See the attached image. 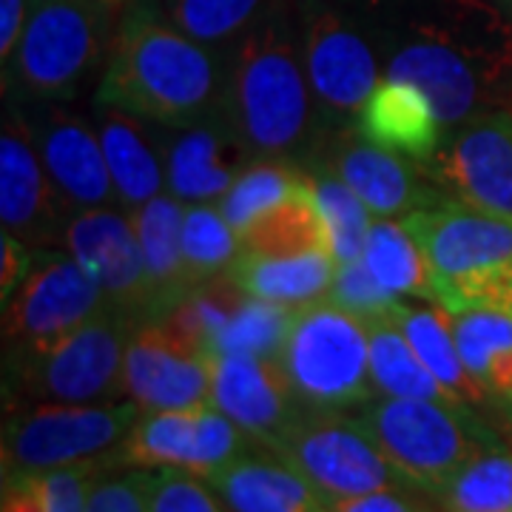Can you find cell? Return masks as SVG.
I'll list each match as a JSON object with an SVG mask.
<instances>
[{
	"label": "cell",
	"instance_id": "1",
	"mask_svg": "<svg viewBox=\"0 0 512 512\" xmlns=\"http://www.w3.org/2000/svg\"><path fill=\"white\" fill-rule=\"evenodd\" d=\"M382 57L384 77L430 97L450 128L512 111V18L493 0H350Z\"/></svg>",
	"mask_w": 512,
	"mask_h": 512
},
{
	"label": "cell",
	"instance_id": "2",
	"mask_svg": "<svg viewBox=\"0 0 512 512\" xmlns=\"http://www.w3.org/2000/svg\"><path fill=\"white\" fill-rule=\"evenodd\" d=\"M222 55L220 114L256 157H285L316 146V109L302 57L296 0H271L265 15Z\"/></svg>",
	"mask_w": 512,
	"mask_h": 512
},
{
	"label": "cell",
	"instance_id": "3",
	"mask_svg": "<svg viewBox=\"0 0 512 512\" xmlns=\"http://www.w3.org/2000/svg\"><path fill=\"white\" fill-rule=\"evenodd\" d=\"M222 55L163 18L154 0H131L97 86V106L157 126H191L220 111Z\"/></svg>",
	"mask_w": 512,
	"mask_h": 512
},
{
	"label": "cell",
	"instance_id": "4",
	"mask_svg": "<svg viewBox=\"0 0 512 512\" xmlns=\"http://www.w3.org/2000/svg\"><path fill=\"white\" fill-rule=\"evenodd\" d=\"M447 293V311L512 316V217L444 200L404 217Z\"/></svg>",
	"mask_w": 512,
	"mask_h": 512
},
{
	"label": "cell",
	"instance_id": "5",
	"mask_svg": "<svg viewBox=\"0 0 512 512\" xmlns=\"http://www.w3.org/2000/svg\"><path fill=\"white\" fill-rule=\"evenodd\" d=\"M296 18L319 146L328 137L356 131L365 100L384 77L382 57L350 0H296Z\"/></svg>",
	"mask_w": 512,
	"mask_h": 512
},
{
	"label": "cell",
	"instance_id": "6",
	"mask_svg": "<svg viewBox=\"0 0 512 512\" xmlns=\"http://www.w3.org/2000/svg\"><path fill=\"white\" fill-rule=\"evenodd\" d=\"M359 419L399 476L430 498H436L470 458L498 447L473 419L470 407L456 404L373 396L359 407Z\"/></svg>",
	"mask_w": 512,
	"mask_h": 512
},
{
	"label": "cell",
	"instance_id": "7",
	"mask_svg": "<svg viewBox=\"0 0 512 512\" xmlns=\"http://www.w3.org/2000/svg\"><path fill=\"white\" fill-rule=\"evenodd\" d=\"M140 322L106 308L35 356L6 362V379L26 404H103L126 396V350Z\"/></svg>",
	"mask_w": 512,
	"mask_h": 512
},
{
	"label": "cell",
	"instance_id": "8",
	"mask_svg": "<svg viewBox=\"0 0 512 512\" xmlns=\"http://www.w3.org/2000/svg\"><path fill=\"white\" fill-rule=\"evenodd\" d=\"M114 12L106 0L35 3L3 83L35 103L69 100L111 49Z\"/></svg>",
	"mask_w": 512,
	"mask_h": 512
},
{
	"label": "cell",
	"instance_id": "9",
	"mask_svg": "<svg viewBox=\"0 0 512 512\" xmlns=\"http://www.w3.org/2000/svg\"><path fill=\"white\" fill-rule=\"evenodd\" d=\"M299 402L308 410H353L373 396L370 336L365 319L330 299L296 311L288 342L279 353Z\"/></svg>",
	"mask_w": 512,
	"mask_h": 512
},
{
	"label": "cell",
	"instance_id": "10",
	"mask_svg": "<svg viewBox=\"0 0 512 512\" xmlns=\"http://www.w3.org/2000/svg\"><path fill=\"white\" fill-rule=\"evenodd\" d=\"M140 413L131 399L15 407L3 421V476L103 461L123 444Z\"/></svg>",
	"mask_w": 512,
	"mask_h": 512
},
{
	"label": "cell",
	"instance_id": "11",
	"mask_svg": "<svg viewBox=\"0 0 512 512\" xmlns=\"http://www.w3.org/2000/svg\"><path fill=\"white\" fill-rule=\"evenodd\" d=\"M268 450L311 484L322 501L407 487L359 416L305 410Z\"/></svg>",
	"mask_w": 512,
	"mask_h": 512
},
{
	"label": "cell",
	"instance_id": "12",
	"mask_svg": "<svg viewBox=\"0 0 512 512\" xmlns=\"http://www.w3.org/2000/svg\"><path fill=\"white\" fill-rule=\"evenodd\" d=\"M106 308V293L72 251L37 248L26 279L12 299L3 302L6 362L52 348Z\"/></svg>",
	"mask_w": 512,
	"mask_h": 512
},
{
	"label": "cell",
	"instance_id": "13",
	"mask_svg": "<svg viewBox=\"0 0 512 512\" xmlns=\"http://www.w3.org/2000/svg\"><path fill=\"white\" fill-rule=\"evenodd\" d=\"M248 450L254 439L217 404L205 402L140 413L109 461L114 470H185L208 481Z\"/></svg>",
	"mask_w": 512,
	"mask_h": 512
},
{
	"label": "cell",
	"instance_id": "14",
	"mask_svg": "<svg viewBox=\"0 0 512 512\" xmlns=\"http://www.w3.org/2000/svg\"><path fill=\"white\" fill-rule=\"evenodd\" d=\"M421 171L444 197L512 217V111H484L450 126Z\"/></svg>",
	"mask_w": 512,
	"mask_h": 512
},
{
	"label": "cell",
	"instance_id": "15",
	"mask_svg": "<svg viewBox=\"0 0 512 512\" xmlns=\"http://www.w3.org/2000/svg\"><path fill=\"white\" fill-rule=\"evenodd\" d=\"M123 382L143 413L211 402V348L168 319L143 322L128 342Z\"/></svg>",
	"mask_w": 512,
	"mask_h": 512
},
{
	"label": "cell",
	"instance_id": "16",
	"mask_svg": "<svg viewBox=\"0 0 512 512\" xmlns=\"http://www.w3.org/2000/svg\"><path fill=\"white\" fill-rule=\"evenodd\" d=\"M313 171L333 174L365 202L376 220H404L421 208L444 200L427 180L421 163L396 151L367 143L362 134L345 131L313 148Z\"/></svg>",
	"mask_w": 512,
	"mask_h": 512
},
{
	"label": "cell",
	"instance_id": "17",
	"mask_svg": "<svg viewBox=\"0 0 512 512\" xmlns=\"http://www.w3.org/2000/svg\"><path fill=\"white\" fill-rule=\"evenodd\" d=\"M72 208L52 183L35 134L23 111H6L0 134V220L3 231L26 245H49L63 239Z\"/></svg>",
	"mask_w": 512,
	"mask_h": 512
},
{
	"label": "cell",
	"instance_id": "18",
	"mask_svg": "<svg viewBox=\"0 0 512 512\" xmlns=\"http://www.w3.org/2000/svg\"><path fill=\"white\" fill-rule=\"evenodd\" d=\"M63 245L92 271L111 308L140 325L157 319V299L128 211L94 208L74 214Z\"/></svg>",
	"mask_w": 512,
	"mask_h": 512
},
{
	"label": "cell",
	"instance_id": "19",
	"mask_svg": "<svg viewBox=\"0 0 512 512\" xmlns=\"http://www.w3.org/2000/svg\"><path fill=\"white\" fill-rule=\"evenodd\" d=\"M211 404L259 444H274L308 407L276 356L211 350Z\"/></svg>",
	"mask_w": 512,
	"mask_h": 512
},
{
	"label": "cell",
	"instance_id": "20",
	"mask_svg": "<svg viewBox=\"0 0 512 512\" xmlns=\"http://www.w3.org/2000/svg\"><path fill=\"white\" fill-rule=\"evenodd\" d=\"M165 188L185 205L220 202L239 174L259 160L220 111L191 126H157Z\"/></svg>",
	"mask_w": 512,
	"mask_h": 512
},
{
	"label": "cell",
	"instance_id": "21",
	"mask_svg": "<svg viewBox=\"0 0 512 512\" xmlns=\"http://www.w3.org/2000/svg\"><path fill=\"white\" fill-rule=\"evenodd\" d=\"M26 117L43 165L72 214L120 205L97 128L57 103H37Z\"/></svg>",
	"mask_w": 512,
	"mask_h": 512
},
{
	"label": "cell",
	"instance_id": "22",
	"mask_svg": "<svg viewBox=\"0 0 512 512\" xmlns=\"http://www.w3.org/2000/svg\"><path fill=\"white\" fill-rule=\"evenodd\" d=\"M447 126L430 97L407 80L382 77L362 106L356 134L367 143L396 151L416 163L430 160L439 151Z\"/></svg>",
	"mask_w": 512,
	"mask_h": 512
},
{
	"label": "cell",
	"instance_id": "23",
	"mask_svg": "<svg viewBox=\"0 0 512 512\" xmlns=\"http://www.w3.org/2000/svg\"><path fill=\"white\" fill-rule=\"evenodd\" d=\"M97 134L106 151L120 208L134 211L165 194V165L160 128L126 111L97 106Z\"/></svg>",
	"mask_w": 512,
	"mask_h": 512
},
{
	"label": "cell",
	"instance_id": "24",
	"mask_svg": "<svg viewBox=\"0 0 512 512\" xmlns=\"http://www.w3.org/2000/svg\"><path fill=\"white\" fill-rule=\"evenodd\" d=\"M259 447V444H256ZM248 450L208 484L231 512H328L322 495L268 447Z\"/></svg>",
	"mask_w": 512,
	"mask_h": 512
},
{
	"label": "cell",
	"instance_id": "25",
	"mask_svg": "<svg viewBox=\"0 0 512 512\" xmlns=\"http://www.w3.org/2000/svg\"><path fill=\"white\" fill-rule=\"evenodd\" d=\"M339 262L330 251H305V254H254L242 251L228 268V279L254 299L274 305L305 308L328 299Z\"/></svg>",
	"mask_w": 512,
	"mask_h": 512
},
{
	"label": "cell",
	"instance_id": "26",
	"mask_svg": "<svg viewBox=\"0 0 512 512\" xmlns=\"http://www.w3.org/2000/svg\"><path fill=\"white\" fill-rule=\"evenodd\" d=\"M183 214L185 202L174 194H160L146 205L128 211L157 299V319L183 305L194 293L188 288L183 271Z\"/></svg>",
	"mask_w": 512,
	"mask_h": 512
},
{
	"label": "cell",
	"instance_id": "27",
	"mask_svg": "<svg viewBox=\"0 0 512 512\" xmlns=\"http://www.w3.org/2000/svg\"><path fill=\"white\" fill-rule=\"evenodd\" d=\"M362 259L370 274L396 296L447 308V293L430 259L402 220H376L370 225Z\"/></svg>",
	"mask_w": 512,
	"mask_h": 512
},
{
	"label": "cell",
	"instance_id": "28",
	"mask_svg": "<svg viewBox=\"0 0 512 512\" xmlns=\"http://www.w3.org/2000/svg\"><path fill=\"white\" fill-rule=\"evenodd\" d=\"M390 319L402 328L407 342L419 353V359L427 365V370L456 396L458 402L467 404V407L487 402L484 387L470 376V370L458 353L453 313L447 308H439V305L416 308L410 302H402Z\"/></svg>",
	"mask_w": 512,
	"mask_h": 512
},
{
	"label": "cell",
	"instance_id": "29",
	"mask_svg": "<svg viewBox=\"0 0 512 512\" xmlns=\"http://www.w3.org/2000/svg\"><path fill=\"white\" fill-rule=\"evenodd\" d=\"M365 325L370 336V376H373L376 396L427 399V402L467 407L427 370V365L421 362L419 353L413 350L393 319H373Z\"/></svg>",
	"mask_w": 512,
	"mask_h": 512
},
{
	"label": "cell",
	"instance_id": "30",
	"mask_svg": "<svg viewBox=\"0 0 512 512\" xmlns=\"http://www.w3.org/2000/svg\"><path fill=\"white\" fill-rule=\"evenodd\" d=\"M458 353L487 396L512 404V316L470 308L453 313Z\"/></svg>",
	"mask_w": 512,
	"mask_h": 512
},
{
	"label": "cell",
	"instance_id": "31",
	"mask_svg": "<svg viewBox=\"0 0 512 512\" xmlns=\"http://www.w3.org/2000/svg\"><path fill=\"white\" fill-rule=\"evenodd\" d=\"M239 239H242V251H254V254L328 251V231L313 194V171L288 200L274 205L245 231H239Z\"/></svg>",
	"mask_w": 512,
	"mask_h": 512
},
{
	"label": "cell",
	"instance_id": "32",
	"mask_svg": "<svg viewBox=\"0 0 512 512\" xmlns=\"http://www.w3.org/2000/svg\"><path fill=\"white\" fill-rule=\"evenodd\" d=\"M114 470L109 458L77 467L3 476L0 512H86L94 481Z\"/></svg>",
	"mask_w": 512,
	"mask_h": 512
},
{
	"label": "cell",
	"instance_id": "33",
	"mask_svg": "<svg viewBox=\"0 0 512 512\" xmlns=\"http://www.w3.org/2000/svg\"><path fill=\"white\" fill-rule=\"evenodd\" d=\"M183 271L191 291L228 274L242 254V239L222 217L217 202L185 205L183 214Z\"/></svg>",
	"mask_w": 512,
	"mask_h": 512
},
{
	"label": "cell",
	"instance_id": "34",
	"mask_svg": "<svg viewBox=\"0 0 512 512\" xmlns=\"http://www.w3.org/2000/svg\"><path fill=\"white\" fill-rule=\"evenodd\" d=\"M308 168L296 165V160L285 157H259L248 165L239 180L231 185V191L222 197V217L231 222L234 231H245L254 220H259L265 211L288 200L299 185L308 180Z\"/></svg>",
	"mask_w": 512,
	"mask_h": 512
},
{
	"label": "cell",
	"instance_id": "35",
	"mask_svg": "<svg viewBox=\"0 0 512 512\" xmlns=\"http://www.w3.org/2000/svg\"><path fill=\"white\" fill-rule=\"evenodd\" d=\"M163 18L208 49H225L265 15L271 0H154Z\"/></svg>",
	"mask_w": 512,
	"mask_h": 512
},
{
	"label": "cell",
	"instance_id": "36",
	"mask_svg": "<svg viewBox=\"0 0 512 512\" xmlns=\"http://www.w3.org/2000/svg\"><path fill=\"white\" fill-rule=\"evenodd\" d=\"M447 512H512V450L470 458L436 495Z\"/></svg>",
	"mask_w": 512,
	"mask_h": 512
},
{
	"label": "cell",
	"instance_id": "37",
	"mask_svg": "<svg viewBox=\"0 0 512 512\" xmlns=\"http://www.w3.org/2000/svg\"><path fill=\"white\" fill-rule=\"evenodd\" d=\"M299 308L274 305L265 299L242 296L231 316L211 336V350L217 353H254V356H276L285 348Z\"/></svg>",
	"mask_w": 512,
	"mask_h": 512
},
{
	"label": "cell",
	"instance_id": "38",
	"mask_svg": "<svg viewBox=\"0 0 512 512\" xmlns=\"http://www.w3.org/2000/svg\"><path fill=\"white\" fill-rule=\"evenodd\" d=\"M313 194H316L322 220H325L328 251L333 254V259L339 265L359 259L365 251L367 231L373 225L370 208L342 180H336L333 174H325V171H313Z\"/></svg>",
	"mask_w": 512,
	"mask_h": 512
},
{
	"label": "cell",
	"instance_id": "39",
	"mask_svg": "<svg viewBox=\"0 0 512 512\" xmlns=\"http://www.w3.org/2000/svg\"><path fill=\"white\" fill-rule=\"evenodd\" d=\"M328 299L333 305L345 308L353 316L373 322V319H390L396 308L402 305V296L390 293L376 276L370 274L365 259L342 262L336 268L333 285H330Z\"/></svg>",
	"mask_w": 512,
	"mask_h": 512
},
{
	"label": "cell",
	"instance_id": "40",
	"mask_svg": "<svg viewBox=\"0 0 512 512\" xmlns=\"http://www.w3.org/2000/svg\"><path fill=\"white\" fill-rule=\"evenodd\" d=\"M151 512H231L205 478L185 470H154Z\"/></svg>",
	"mask_w": 512,
	"mask_h": 512
},
{
	"label": "cell",
	"instance_id": "41",
	"mask_svg": "<svg viewBox=\"0 0 512 512\" xmlns=\"http://www.w3.org/2000/svg\"><path fill=\"white\" fill-rule=\"evenodd\" d=\"M151 487L154 470H109L94 481L86 512H151Z\"/></svg>",
	"mask_w": 512,
	"mask_h": 512
},
{
	"label": "cell",
	"instance_id": "42",
	"mask_svg": "<svg viewBox=\"0 0 512 512\" xmlns=\"http://www.w3.org/2000/svg\"><path fill=\"white\" fill-rule=\"evenodd\" d=\"M328 512H433L419 498V490L390 487L373 493L350 495V498H330L325 501Z\"/></svg>",
	"mask_w": 512,
	"mask_h": 512
},
{
	"label": "cell",
	"instance_id": "43",
	"mask_svg": "<svg viewBox=\"0 0 512 512\" xmlns=\"http://www.w3.org/2000/svg\"><path fill=\"white\" fill-rule=\"evenodd\" d=\"M32 251H29V245L23 239L3 231V237H0V299L3 302L12 299V293L18 291L20 282L29 274Z\"/></svg>",
	"mask_w": 512,
	"mask_h": 512
},
{
	"label": "cell",
	"instance_id": "44",
	"mask_svg": "<svg viewBox=\"0 0 512 512\" xmlns=\"http://www.w3.org/2000/svg\"><path fill=\"white\" fill-rule=\"evenodd\" d=\"M26 6L29 0H0V60L3 66L12 60L20 37L26 32Z\"/></svg>",
	"mask_w": 512,
	"mask_h": 512
},
{
	"label": "cell",
	"instance_id": "45",
	"mask_svg": "<svg viewBox=\"0 0 512 512\" xmlns=\"http://www.w3.org/2000/svg\"><path fill=\"white\" fill-rule=\"evenodd\" d=\"M493 3H498V6H501V9H504V12L512 18V0H493Z\"/></svg>",
	"mask_w": 512,
	"mask_h": 512
},
{
	"label": "cell",
	"instance_id": "46",
	"mask_svg": "<svg viewBox=\"0 0 512 512\" xmlns=\"http://www.w3.org/2000/svg\"><path fill=\"white\" fill-rule=\"evenodd\" d=\"M106 3H109V6H114V9H120V6H128L131 0H106Z\"/></svg>",
	"mask_w": 512,
	"mask_h": 512
},
{
	"label": "cell",
	"instance_id": "47",
	"mask_svg": "<svg viewBox=\"0 0 512 512\" xmlns=\"http://www.w3.org/2000/svg\"><path fill=\"white\" fill-rule=\"evenodd\" d=\"M32 3H46V0H32Z\"/></svg>",
	"mask_w": 512,
	"mask_h": 512
}]
</instances>
